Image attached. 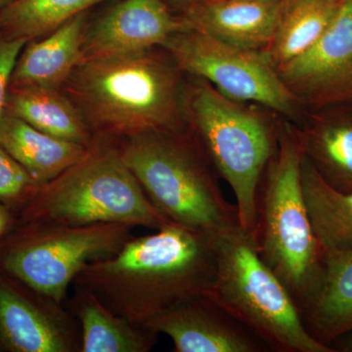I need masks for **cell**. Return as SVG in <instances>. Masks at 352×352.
<instances>
[{
  "mask_svg": "<svg viewBox=\"0 0 352 352\" xmlns=\"http://www.w3.org/2000/svg\"><path fill=\"white\" fill-rule=\"evenodd\" d=\"M186 116L190 131L233 190L241 227L254 233L256 190L283 122L229 98L195 76L187 83Z\"/></svg>",
  "mask_w": 352,
  "mask_h": 352,
  "instance_id": "cell-6",
  "label": "cell"
},
{
  "mask_svg": "<svg viewBox=\"0 0 352 352\" xmlns=\"http://www.w3.org/2000/svg\"><path fill=\"white\" fill-rule=\"evenodd\" d=\"M277 72L302 107L352 103V0H340L316 43Z\"/></svg>",
  "mask_w": 352,
  "mask_h": 352,
  "instance_id": "cell-11",
  "label": "cell"
},
{
  "mask_svg": "<svg viewBox=\"0 0 352 352\" xmlns=\"http://www.w3.org/2000/svg\"><path fill=\"white\" fill-rule=\"evenodd\" d=\"M184 73L162 47L85 60L62 91L96 138L120 140L148 131H190Z\"/></svg>",
  "mask_w": 352,
  "mask_h": 352,
  "instance_id": "cell-2",
  "label": "cell"
},
{
  "mask_svg": "<svg viewBox=\"0 0 352 352\" xmlns=\"http://www.w3.org/2000/svg\"><path fill=\"white\" fill-rule=\"evenodd\" d=\"M161 47L183 73L210 82L229 98L300 122L302 106L263 51L237 47L194 30L175 32Z\"/></svg>",
  "mask_w": 352,
  "mask_h": 352,
  "instance_id": "cell-9",
  "label": "cell"
},
{
  "mask_svg": "<svg viewBox=\"0 0 352 352\" xmlns=\"http://www.w3.org/2000/svg\"><path fill=\"white\" fill-rule=\"evenodd\" d=\"M214 279L208 294L277 352H333L307 332L279 278L240 224L212 238Z\"/></svg>",
  "mask_w": 352,
  "mask_h": 352,
  "instance_id": "cell-7",
  "label": "cell"
},
{
  "mask_svg": "<svg viewBox=\"0 0 352 352\" xmlns=\"http://www.w3.org/2000/svg\"><path fill=\"white\" fill-rule=\"evenodd\" d=\"M184 30H188L184 21L173 13L166 0H118L88 21L80 61L161 47L170 36Z\"/></svg>",
  "mask_w": 352,
  "mask_h": 352,
  "instance_id": "cell-12",
  "label": "cell"
},
{
  "mask_svg": "<svg viewBox=\"0 0 352 352\" xmlns=\"http://www.w3.org/2000/svg\"><path fill=\"white\" fill-rule=\"evenodd\" d=\"M29 41L8 38L0 32V118L6 113L11 76L21 51Z\"/></svg>",
  "mask_w": 352,
  "mask_h": 352,
  "instance_id": "cell-25",
  "label": "cell"
},
{
  "mask_svg": "<svg viewBox=\"0 0 352 352\" xmlns=\"http://www.w3.org/2000/svg\"><path fill=\"white\" fill-rule=\"evenodd\" d=\"M68 309L80 323V352H148L157 344L159 333L113 314L85 289L75 287Z\"/></svg>",
  "mask_w": 352,
  "mask_h": 352,
  "instance_id": "cell-18",
  "label": "cell"
},
{
  "mask_svg": "<svg viewBox=\"0 0 352 352\" xmlns=\"http://www.w3.org/2000/svg\"><path fill=\"white\" fill-rule=\"evenodd\" d=\"M340 0H283L272 41L263 51L275 69L309 50L328 29Z\"/></svg>",
  "mask_w": 352,
  "mask_h": 352,
  "instance_id": "cell-21",
  "label": "cell"
},
{
  "mask_svg": "<svg viewBox=\"0 0 352 352\" xmlns=\"http://www.w3.org/2000/svg\"><path fill=\"white\" fill-rule=\"evenodd\" d=\"M75 315L0 270V352H80Z\"/></svg>",
  "mask_w": 352,
  "mask_h": 352,
  "instance_id": "cell-10",
  "label": "cell"
},
{
  "mask_svg": "<svg viewBox=\"0 0 352 352\" xmlns=\"http://www.w3.org/2000/svg\"><path fill=\"white\" fill-rule=\"evenodd\" d=\"M89 13L78 14L48 36L25 44L14 67L9 87L62 90L80 63Z\"/></svg>",
  "mask_w": 352,
  "mask_h": 352,
  "instance_id": "cell-15",
  "label": "cell"
},
{
  "mask_svg": "<svg viewBox=\"0 0 352 352\" xmlns=\"http://www.w3.org/2000/svg\"><path fill=\"white\" fill-rule=\"evenodd\" d=\"M214 241L178 224L132 237L117 254L88 263L74 287L96 296L113 314L146 326L214 279Z\"/></svg>",
  "mask_w": 352,
  "mask_h": 352,
  "instance_id": "cell-1",
  "label": "cell"
},
{
  "mask_svg": "<svg viewBox=\"0 0 352 352\" xmlns=\"http://www.w3.org/2000/svg\"><path fill=\"white\" fill-rule=\"evenodd\" d=\"M0 145L39 185L61 175L88 149L48 135L6 113L0 118Z\"/></svg>",
  "mask_w": 352,
  "mask_h": 352,
  "instance_id": "cell-17",
  "label": "cell"
},
{
  "mask_svg": "<svg viewBox=\"0 0 352 352\" xmlns=\"http://www.w3.org/2000/svg\"><path fill=\"white\" fill-rule=\"evenodd\" d=\"M38 187V183L0 145V203L19 214Z\"/></svg>",
  "mask_w": 352,
  "mask_h": 352,
  "instance_id": "cell-24",
  "label": "cell"
},
{
  "mask_svg": "<svg viewBox=\"0 0 352 352\" xmlns=\"http://www.w3.org/2000/svg\"><path fill=\"white\" fill-rule=\"evenodd\" d=\"M69 226L124 223L159 230L170 223L153 206L120 155L118 140L96 138L82 159L39 185L18 221Z\"/></svg>",
  "mask_w": 352,
  "mask_h": 352,
  "instance_id": "cell-5",
  "label": "cell"
},
{
  "mask_svg": "<svg viewBox=\"0 0 352 352\" xmlns=\"http://www.w3.org/2000/svg\"><path fill=\"white\" fill-rule=\"evenodd\" d=\"M303 157L300 129L285 120L259 180L252 233L259 256L288 289L300 314L314 302L325 272V251L303 195Z\"/></svg>",
  "mask_w": 352,
  "mask_h": 352,
  "instance_id": "cell-3",
  "label": "cell"
},
{
  "mask_svg": "<svg viewBox=\"0 0 352 352\" xmlns=\"http://www.w3.org/2000/svg\"><path fill=\"white\" fill-rule=\"evenodd\" d=\"M173 3L177 4L182 9L183 7L190 6V4L196 3V2L204 1V0H170Z\"/></svg>",
  "mask_w": 352,
  "mask_h": 352,
  "instance_id": "cell-28",
  "label": "cell"
},
{
  "mask_svg": "<svg viewBox=\"0 0 352 352\" xmlns=\"http://www.w3.org/2000/svg\"><path fill=\"white\" fill-rule=\"evenodd\" d=\"M18 222V214L3 204L0 203V238L6 235Z\"/></svg>",
  "mask_w": 352,
  "mask_h": 352,
  "instance_id": "cell-26",
  "label": "cell"
},
{
  "mask_svg": "<svg viewBox=\"0 0 352 352\" xmlns=\"http://www.w3.org/2000/svg\"><path fill=\"white\" fill-rule=\"evenodd\" d=\"M133 228L124 223L18 221L0 238V270L64 305L69 285L83 267L117 254L133 237Z\"/></svg>",
  "mask_w": 352,
  "mask_h": 352,
  "instance_id": "cell-8",
  "label": "cell"
},
{
  "mask_svg": "<svg viewBox=\"0 0 352 352\" xmlns=\"http://www.w3.org/2000/svg\"><path fill=\"white\" fill-rule=\"evenodd\" d=\"M303 195L324 251L352 252V192L333 189L303 157Z\"/></svg>",
  "mask_w": 352,
  "mask_h": 352,
  "instance_id": "cell-22",
  "label": "cell"
},
{
  "mask_svg": "<svg viewBox=\"0 0 352 352\" xmlns=\"http://www.w3.org/2000/svg\"><path fill=\"white\" fill-rule=\"evenodd\" d=\"M311 113L302 126L305 156L333 189L352 192V108Z\"/></svg>",
  "mask_w": 352,
  "mask_h": 352,
  "instance_id": "cell-16",
  "label": "cell"
},
{
  "mask_svg": "<svg viewBox=\"0 0 352 352\" xmlns=\"http://www.w3.org/2000/svg\"><path fill=\"white\" fill-rule=\"evenodd\" d=\"M108 0H18L0 11V32L31 41L54 32L78 14Z\"/></svg>",
  "mask_w": 352,
  "mask_h": 352,
  "instance_id": "cell-23",
  "label": "cell"
},
{
  "mask_svg": "<svg viewBox=\"0 0 352 352\" xmlns=\"http://www.w3.org/2000/svg\"><path fill=\"white\" fill-rule=\"evenodd\" d=\"M302 317L309 335L329 347L352 331V252L325 251L321 288Z\"/></svg>",
  "mask_w": 352,
  "mask_h": 352,
  "instance_id": "cell-19",
  "label": "cell"
},
{
  "mask_svg": "<svg viewBox=\"0 0 352 352\" xmlns=\"http://www.w3.org/2000/svg\"><path fill=\"white\" fill-rule=\"evenodd\" d=\"M16 1H18V0H0V11L3 10V9L7 8V7L12 6Z\"/></svg>",
  "mask_w": 352,
  "mask_h": 352,
  "instance_id": "cell-29",
  "label": "cell"
},
{
  "mask_svg": "<svg viewBox=\"0 0 352 352\" xmlns=\"http://www.w3.org/2000/svg\"><path fill=\"white\" fill-rule=\"evenodd\" d=\"M283 0H204L183 7L187 29L245 50L263 51L276 29Z\"/></svg>",
  "mask_w": 352,
  "mask_h": 352,
  "instance_id": "cell-14",
  "label": "cell"
},
{
  "mask_svg": "<svg viewBox=\"0 0 352 352\" xmlns=\"http://www.w3.org/2000/svg\"><path fill=\"white\" fill-rule=\"evenodd\" d=\"M146 328L170 337L175 352L271 351L208 292L173 305Z\"/></svg>",
  "mask_w": 352,
  "mask_h": 352,
  "instance_id": "cell-13",
  "label": "cell"
},
{
  "mask_svg": "<svg viewBox=\"0 0 352 352\" xmlns=\"http://www.w3.org/2000/svg\"><path fill=\"white\" fill-rule=\"evenodd\" d=\"M333 351L352 352V331L338 338L331 344Z\"/></svg>",
  "mask_w": 352,
  "mask_h": 352,
  "instance_id": "cell-27",
  "label": "cell"
},
{
  "mask_svg": "<svg viewBox=\"0 0 352 352\" xmlns=\"http://www.w3.org/2000/svg\"><path fill=\"white\" fill-rule=\"evenodd\" d=\"M155 208L173 223L214 238L240 224L219 175L191 131H148L118 140Z\"/></svg>",
  "mask_w": 352,
  "mask_h": 352,
  "instance_id": "cell-4",
  "label": "cell"
},
{
  "mask_svg": "<svg viewBox=\"0 0 352 352\" xmlns=\"http://www.w3.org/2000/svg\"><path fill=\"white\" fill-rule=\"evenodd\" d=\"M6 113L62 140L85 147L96 140L82 113L62 90L9 87Z\"/></svg>",
  "mask_w": 352,
  "mask_h": 352,
  "instance_id": "cell-20",
  "label": "cell"
}]
</instances>
